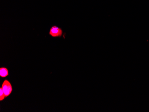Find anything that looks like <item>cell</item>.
I'll return each mask as SVG.
<instances>
[{
  "instance_id": "obj_1",
  "label": "cell",
  "mask_w": 149,
  "mask_h": 112,
  "mask_svg": "<svg viewBox=\"0 0 149 112\" xmlns=\"http://www.w3.org/2000/svg\"><path fill=\"white\" fill-rule=\"evenodd\" d=\"M2 89L4 93L5 96V97H8L11 94V93L13 91V88L11 85V83L9 81L5 80L4 81L3 83L2 84Z\"/></svg>"
},
{
  "instance_id": "obj_2",
  "label": "cell",
  "mask_w": 149,
  "mask_h": 112,
  "mask_svg": "<svg viewBox=\"0 0 149 112\" xmlns=\"http://www.w3.org/2000/svg\"><path fill=\"white\" fill-rule=\"evenodd\" d=\"M49 34L53 38L61 37L63 35V30L56 25H53L50 29Z\"/></svg>"
},
{
  "instance_id": "obj_3",
  "label": "cell",
  "mask_w": 149,
  "mask_h": 112,
  "mask_svg": "<svg viewBox=\"0 0 149 112\" xmlns=\"http://www.w3.org/2000/svg\"><path fill=\"white\" fill-rule=\"evenodd\" d=\"M9 75V71L6 68H0V76L1 77L5 78Z\"/></svg>"
},
{
  "instance_id": "obj_4",
  "label": "cell",
  "mask_w": 149,
  "mask_h": 112,
  "mask_svg": "<svg viewBox=\"0 0 149 112\" xmlns=\"http://www.w3.org/2000/svg\"><path fill=\"white\" fill-rule=\"evenodd\" d=\"M5 97V94L4 93L2 88H0V101H2Z\"/></svg>"
}]
</instances>
